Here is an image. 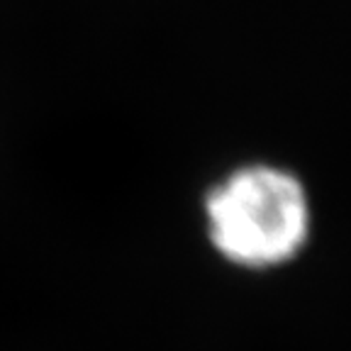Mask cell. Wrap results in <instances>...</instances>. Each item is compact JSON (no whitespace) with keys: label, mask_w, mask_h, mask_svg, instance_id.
<instances>
[{"label":"cell","mask_w":351,"mask_h":351,"mask_svg":"<svg viewBox=\"0 0 351 351\" xmlns=\"http://www.w3.org/2000/svg\"><path fill=\"white\" fill-rule=\"evenodd\" d=\"M213 247L241 269H274L310 237V200L295 173L269 164L232 171L205 195Z\"/></svg>","instance_id":"obj_1"}]
</instances>
